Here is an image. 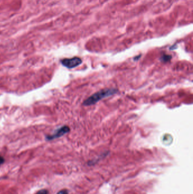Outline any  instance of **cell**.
<instances>
[{"mask_svg": "<svg viewBox=\"0 0 193 194\" xmlns=\"http://www.w3.org/2000/svg\"><path fill=\"white\" fill-rule=\"evenodd\" d=\"M117 92V90L113 88H109V89H104L103 90H101L100 91H97L95 94H92L90 97H88L87 99L83 102V105L85 106H91L96 103L99 100H103L104 98H106L107 97L112 96L114 94H116Z\"/></svg>", "mask_w": 193, "mask_h": 194, "instance_id": "6da1fadb", "label": "cell"}, {"mask_svg": "<svg viewBox=\"0 0 193 194\" xmlns=\"http://www.w3.org/2000/svg\"><path fill=\"white\" fill-rule=\"evenodd\" d=\"M61 62L64 67L72 69L81 65L82 63V60L81 58L74 57L71 59H65L62 60Z\"/></svg>", "mask_w": 193, "mask_h": 194, "instance_id": "7a4b0ae2", "label": "cell"}, {"mask_svg": "<svg viewBox=\"0 0 193 194\" xmlns=\"http://www.w3.org/2000/svg\"><path fill=\"white\" fill-rule=\"evenodd\" d=\"M69 132L70 128L67 125H65V126L58 128L51 135L47 136L46 139L48 140H54L55 139H57L60 137L64 135L67 134Z\"/></svg>", "mask_w": 193, "mask_h": 194, "instance_id": "3957f363", "label": "cell"}, {"mask_svg": "<svg viewBox=\"0 0 193 194\" xmlns=\"http://www.w3.org/2000/svg\"><path fill=\"white\" fill-rule=\"evenodd\" d=\"M35 194H48V191L47 190L43 189V190H40L38 192H37V193Z\"/></svg>", "mask_w": 193, "mask_h": 194, "instance_id": "277c9868", "label": "cell"}, {"mask_svg": "<svg viewBox=\"0 0 193 194\" xmlns=\"http://www.w3.org/2000/svg\"><path fill=\"white\" fill-rule=\"evenodd\" d=\"M172 58V56H170V55H164L162 57L163 61H169Z\"/></svg>", "mask_w": 193, "mask_h": 194, "instance_id": "5b68a950", "label": "cell"}, {"mask_svg": "<svg viewBox=\"0 0 193 194\" xmlns=\"http://www.w3.org/2000/svg\"><path fill=\"white\" fill-rule=\"evenodd\" d=\"M57 194H68V191L67 190H62L59 191Z\"/></svg>", "mask_w": 193, "mask_h": 194, "instance_id": "8992f818", "label": "cell"}, {"mask_svg": "<svg viewBox=\"0 0 193 194\" xmlns=\"http://www.w3.org/2000/svg\"><path fill=\"white\" fill-rule=\"evenodd\" d=\"M4 162H5V159L2 156H0V165L3 164L4 163Z\"/></svg>", "mask_w": 193, "mask_h": 194, "instance_id": "52a82bcc", "label": "cell"}]
</instances>
